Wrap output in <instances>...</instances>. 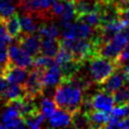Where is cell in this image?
Returning a JSON list of instances; mask_svg holds the SVG:
<instances>
[{
    "label": "cell",
    "instance_id": "8992f818",
    "mask_svg": "<svg viewBox=\"0 0 129 129\" xmlns=\"http://www.w3.org/2000/svg\"><path fill=\"white\" fill-rule=\"evenodd\" d=\"M15 40L17 44H19L24 50H26L32 56H36L37 54L40 53L41 36L37 32L30 34L21 33L20 36Z\"/></svg>",
    "mask_w": 129,
    "mask_h": 129
},
{
    "label": "cell",
    "instance_id": "d4e9b609",
    "mask_svg": "<svg viewBox=\"0 0 129 129\" xmlns=\"http://www.w3.org/2000/svg\"><path fill=\"white\" fill-rule=\"evenodd\" d=\"M114 102L116 104H123L129 102V84L123 85L121 88L112 93Z\"/></svg>",
    "mask_w": 129,
    "mask_h": 129
},
{
    "label": "cell",
    "instance_id": "7402d4cb",
    "mask_svg": "<svg viewBox=\"0 0 129 129\" xmlns=\"http://www.w3.org/2000/svg\"><path fill=\"white\" fill-rule=\"evenodd\" d=\"M72 126L75 127V128H87V127H90L87 113H85V112H83L81 110H78L75 113H73Z\"/></svg>",
    "mask_w": 129,
    "mask_h": 129
},
{
    "label": "cell",
    "instance_id": "cb8c5ba5",
    "mask_svg": "<svg viewBox=\"0 0 129 129\" xmlns=\"http://www.w3.org/2000/svg\"><path fill=\"white\" fill-rule=\"evenodd\" d=\"M16 4L12 0H0V16L2 19H5L15 13Z\"/></svg>",
    "mask_w": 129,
    "mask_h": 129
},
{
    "label": "cell",
    "instance_id": "52a82bcc",
    "mask_svg": "<svg viewBox=\"0 0 129 129\" xmlns=\"http://www.w3.org/2000/svg\"><path fill=\"white\" fill-rule=\"evenodd\" d=\"M62 74L60 67L53 62L48 69H46L43 73L42 77V85L44 90H52V88H56V86L61 82Z\"/></svg>",
    "mask_w": 129,
    "mask_h": 129
},
{
    "label": "cell",
    "instance_id": "ffe728a7",
    "mask_svg": "<svg viewBox=\"0 0 129 129\" xmlns=\"http://www.w3.org/2000/svg\"><path fill=\"white\" fill-rule=\"evenodd\" d=\"M55 103L54 100H51L49 97L44 96L41 98L39 103V111L45 118H49L50 115L55 111Z\"/></svg>",
    "mask_w": 129,
    "mask_h": 129
},
{
    "label": "cell",
    "instance_id": "9c48e42d",
    "mask_svg": "<svg viewBox=\"0 0 129 129\" xmlns=\"http://www.w3.org/2000/svg\"><path fill=\"white\" fill-rule=\"evenodd\" d=\"M27 76H28V72L26 71V69L14 66L11 62H9L5 68L4 78L6 79L8 84L23 85L27 79Z\"/></svg>",
    "mask_w": 129,
    "mask_h": 129
},
{
    "label": "cell",
    "instance_id": "603a6c76",
    "mask_svg": "<svg viewBox=\"0 0 129 129\" xmlns=\"http://www.w3.org/2000/svg\"><path fill=\"white\" fill-rule=\"evenodd\" d=\"M53 59L50 56H47L45 54L39 53L37 54L32 61V68H36V69H40L45 71L46 69H48L52 63H53Z\"/></svg>",
    "mask_w": 129,
    "mask_h": 129
},
{
    "label": "cell",
    "instance_id": "4316f807",
    "mask_svg": "<svg viewBox=\"0 0 129 129\" xmlns=\"http://www.w3.org/2000/svg\"><path fill=\"white\" fill-rule=\"evenodd\" d=\"M110 115L116 118H119L120 120L122 118L129 117V102L123 103V104H117L116 107H113V109L110 112Z\"/></svg>",
    "mask_w": 129,
    "mask_h": 129
},
{
    "label": "cell",
    "instance_id": "83f0119b",
    "mask_svg": "<svg viewBox=\"0 0 129 129\" xmlns=\"http://www.w3.org/2000/svg\"><path fill=\"white\" fill-rule=\"evenodd\" d=\"M14 38L9 34L4 24V21L1 19L0 21V46H7L13 42Z\"/></svg>",
    "mask_w": 129,
    "mask_h": 129
},
{
    "label": "cell",
    "instance_id": "8d00e7d4",
    "mask_svg": "<svg viewBox=\"0 0 129 129\" xmlns=\"http://www.w3.org/2000/svg\"><path fill=\"white\" fill-rule=\"evenodd\" d=\"M4 72H5V68L0 64V77H1V76L4 77Z\"/></svg>",
    "mask_w": 129,
    "mask_h": 129
},
{
    "label": "cell",
    "instance_id": "f1b7e54d",
    "mask_svg": "<svg viewBox=\"0 0 129 129\" xmlns=\"http://www.w3.org/2000/svg\"><path fill=\"white\" fill-rule=\"evenodd\" d=\"M64 8V4H63V0H52L51 2V6H50V14L51 17H59L63 11Z\"/></svg>",
    "mask_w": 129,
    "mask_h": 129
},
{
    "label": "cell",
    "instance_id": "44dd1931",
    "mask_svg": "<svg viewBox=\"0 0 129 129\" xmlns=\"http://www.w3.org/2000/svg\"><path fill=\"white\" fill-rule=\"evenodd\" d=\"M76 20H80L83 22H86L87 24L91 25L92 27H99L101 25V18H100V14L98 11H93V12H89L86 14H82L76 17Z\"/></svg>",
    "mask_w": 129,
    "mask_h": 129
},
{
    "label": "cell",
    "instance_id": "ac0fdd59",
    "mask_svg": "<svg viewBox=\"0 0 129 129\" xmlns=\"http://www.w3.org/2000/svg\"><path fill=\"white\" fill-rule=\"evenodd\" d=\"M24 89L22 85L18 84H8L2 98L6 100V102H11V101H16L20 100L24 97Z\"/></svg>",
    "mask_w": 129,
    "mask_h": 129
},
{
    "label": "cell",
    "instance_id": "f546056e",
    "mask_svg": "<svg viewBox=\"0 0 129 129\" xmlns=\"http://www.w3.org/2000/svg\"><path fill=\"white\" fill-rule=\"evenodd\" d=\"M115 61L119 68L129 61V40L127 41V43L125 44V46L123 47V49L121 50V52L119 53V55L117 56Z\"/></svg>",
    "mask_w": 129,
    "mask_h": 129
},
{
    "label": "cell",
    "instance_id": "74e56055",
    "mask_svg": "<svg viewBox=\"0 0 129 129\" xmlns=\"http://www.w3.org/2000/svg\"><path fill=\"white\" fill-rule=\"evenodd\" d=\"M127 31H128V33H129V26L127 27Z\"/></svg>",
    "mask_w": 129,
    "mask_h": 129
},
{
    "label": "cell",
    "instance_id": "7c38bea8",
    "mask_svg": "<svg viewBox=\"0 0 129 129\" xmlns=\"http://www.w3.org/2000/svg\"><path fill=\"white\" fill-rule=\"evenodd\" d=\"M63 4H64V8L61 15L59 16V25L61 28L69 26L71 23H73L74 20H76L77 17L73 0H63Z\"/></svg>",
    "mask_w": 129,
    "mask_h": 129
},
{
    "label": "cell",
    "instance_id": "e575fe53",
    "mask_svg": "<svg viewBox=\"0 0 129 129\" xmlns=\"http://www.w3.org/2000/svg\"><path fill=\"white\" fill-rule=\"evenodd\" d=\"M120 17H121V18H124V19H126V20L129 21V5L120 13Z\"/></svg>",
    "mask_w": 129,
    "mask_h": 129
},
{
    "label": "cell",
    "instance_id": "6da1fadb",
    "mask_svg": "<svg viewBox=\"0 0 129 129\" xmlns=\"http://www.w3.org/2000/svg\"><path fill=\"white\" fill-rule=\"evenodd\" d=\"M53 100L59 109H63L73 114L81 108L83 90L69 80H61L55 88Z\"/></svg>",
    "mask_w": 129,
    "mask_h": 129
},
{
    "label": "cell",
    "instance_id": "3957f363",
    "mask_svg": "<svg viewBox=\"0 0 129 129\" xmlns=\"http://www.w3.org/2000/svg\"><path fill=\"white\" fill-rule=\"evenodd\" d=\"M128 40H129L128 31L123 30L115 33L109 40L104 42L99 47V55L115 60Z\"/></svg>",
    "mask_w": 129,
    "mask_h": 129
},
{
    "label": "cell",
    "instance_id": "484cf974",
    "mask_svg": "<svg viewBox=\"0 0 129 129\" xmlns=\"http://www.w3.org/2000/svg\"><path fill=\"white\" fill-rule=\"evenodd\" d=\"M54 57H55L54 62L59 67H61L62 64H64L66 62H68V61H70L74 58L73 53L71 52V50H69L67 47H64L61 44H60V47H59V49H58V51H57V53L55 54Z\"/></svg>",
    "mask_w": 129,
    "mask_h": 129
},
{
    "label": "cell",
    "instance_id": "9a60e30c",
    "mask_svg": "<svg viewBox=\"0 0 129 129\" xmlns=\"http://www.w3.org/2000/svg\"><path fill=\"white\" fill-rule=\"evenodd\" d=\"M59 47H60V40H57V38H51V37L41 38L40 53L50 57H54Z\"/></svg>",
    "mask_w": 129,
    "mask_h": 129
},
{
    "label": "cell",
    "instance_id": "f35d334b",
    "mask_svg": "<svg viewBox=\"0 0 129 129\" xmlns=\"http://www.w3.org/2000/svg\"><path fill=\"white\" fill-rule=\"evenodd\" d=\"M1 19H2V18H1V16H0V21H1Z\"/></svg>",
    "mask_w": 129,
    "mask_h": 129
},
{
    "label": "cell",
    "instance_id": "4fadbf2b",
    "mask_svg": "<svg viewBox=\"0 0 129 129\" xmlns=\"http://www.w3.org/2000/svg\"><path fill=\"white\" fill-rule=\"evenodd\" d=\"M20 19V24H21V33L23 34H30V33H34L37 31L38 29V22L37 20H39L38 18H36L35 16L28 14V13H22L19 16Z\"/></svg>",
    "mask_w": 129,
    "mask_h": 129
},
{
    "label": "cell",
    "instance_id": "ba28073f",
    "mask_svg": "<svg viewBox=\"0 0 129 129\" xmlns=\"http://www.w3.org/2000/svg\"><path fill=\"white\" fill-rule=\"evenodd\" d=\"M114 99L110 93H106L104 91H100L92 96V106L93 110L103 111L106 113H110L114 107Z\"/></svg>",
    "mask_w": 129,
    "mask_h": 129
},
{
    "label": "cell",
    "instance_id": "8fae6325",
    "mask_svg": "<svg viewBox=\"0 0 129 129\" xmlns=\"http://www.w3.org/2000/svg\"><path fill=\"white\" fill-rule=\"evenodd\" d=\"M73 114L63 110H55L48 118V125L52 128H63L72 126Z\"/></svg>",
    "mask_w": 129,
    "mask_h": 129
},
{
    "label": "cell",
    "instance_id": "d6a6232c",
    "mask_svg": "<svg viewBox=\"0 0 129 129\" xmlns=\"http://www.w3.org/2000/svg\"><path fill=\"white\" fill-rule=\"evenodd\" d=\"M7 86H8V82L6 81V79L3 76H1L0 77V97H1V99H2V96H3Z\"/></svg>",
    "mask_w": 129,
    "mask_h": 129
},
{
    "label": "cell",
    "instance_id": "60d3db41",
    "mask_svg": "<svg viewBox=\"0 0 129 129\" xmlns=\"http://www.w3.org/2000/svg\"><path fill=\"white\" fill-rule=\"evenodd\" d=\"M128 1H129V0H128Z\"/></svg>",
    "mask_w": 129,
    "mask_h": 129
},
{
    "label": "cell",
    "instance_id": "4dcf8cb0",
    "mask_svg": "<svg viewBox=\"0 0 129 129\" xmlns=\"http://www.w3.org/2000/svg\"><path fill=\"white\" fill-rule=\"evenodd\" d=\"M9 62L10 61H9L8 49L6 48V46H0V64L6 68Z\"/></svg>",
    "mask_w": 129,
    "mask_h": 129
},
{
    "label": "cell",
    "instance_id": "7a4b0ae2",
    "mask_svg": "<svg viewBox=\"0 0 129 129\" xmlns=\"http://www.w3.org/2000/svg\"><path fill=\"white\" fill-rule=\"evenodd\" d=\"M87 74L86 76L94 84H102L105 82L119 67L116 61L101 55L93 56L87 61Z\"/></svg>",
    "mask_w": 129,
    "mask_h": 129
},
{
    "label": "cell",
    "instance_id": "5bb4252c",
    "mask_svg": "<svg viewBox=\"0 0 129 129\" xmlns=\"http://www.w3.org/2000/svg\"><path fill=\"white\" fill-rule=\"evenodd\" d=\"M90 128H102L106 127V124L109 121V113L103 112V111H97L92 110L91 112L87 113Z\"/></svg>",
    "mask_w": 129,
    "mask_h": 129
},
{
    "label": "cell",
    "instance_id": "277c9868",
    "mask_svg": "<svg viewBox=\"0 0 129 129\" xmlns=\"http://www.w3.org/2000/svg\"><path fill=\"white\" fill-rule=\"evenodd\" d=\"M43 70L32 68L30 72H28L27 79L25 83L22 85L24 89V96L30 98H38L42 95L43 92V85H42V77H43Z\"/></svg>",
    "mask_w": 129,
    "mask_h": 129
},
{
    "label": "cell",
    "instance_id": "2e32d148",
    "mask_svg": "<svg viewBox=\"0 0 129 129\" xmlns=\"http://www.w3.org/2000/svg\"><path fill=\"white\" fill-rule=\"evenodd\" d=\"M2 20L4 21V24L9 34L14 39H17L21 34V24H20V19H19L18 14L15 12L9 17L2 19Z\"/></svg>",
    "mask_w": 129,
    "mask_h": 129
},
{
    "label": "cell",
    "instance_id": "5b68a950",
    "mask_svg": "<svg viewBox=\"0 0 129 129\" xmlns=\"http://www.w3.org/2000/svg\"><path fill=\"white\" fill-rule=\"evenodd\" d=\"M8 55H9V61L13 63L14 66L28 69L32 67L33 56L29 54L26 50H24L19 44H10L8 47Z\"/></svg>",
    "mask_w": 129,
    "mask_h": 129
},
{
    "label": "cell",
    "instance_id": "836d02e7",
    "mask_svg": "<svg viewBox=\"0 0 129 129\" xmlns=\"http://www.w3.org/2000/svg\"><path fill=\"white\" fill-rule=\"evenodd\" d=\"M117 128H123V129H129V117H126L124 119H121L117 125Z\"/></svg>",
    "mask_w": 129,
    "mask_h": 129
},
{
    "label": "cell",
    "instance_id": "e0dca14e",
    "mask_svg": "<svg viewBox=\"0 0 129 129\" xmlns=\"http://www.w3.org/2000/svg\"><path fill=\"white\" fill-rule=\"evenodd\" d=\"M37 33L42 37H51V38H57L59 35V28L58 26L52 22V20L44 21L43 23L39 24Z\"/></svg>",
    "mask_w": 129,
    "mask_h": 129
},
{
    "label": "cell",
    "instance_id": "1f68e13d",
    "mask_svg": "<svg viewBox=\"0 0 129 129\" xmlns=\"http://www.w3.org/2000/svg\"><path fill=\"white\" fill-rule=\"evenodd\" d=\"M120 70L122 72V75L124 77V80L127 84H129V63L120 67Z\"/></svg>",
    "mask_w": 129,
    "mask_h": 129
},
{
    "label": "cell",
    "instance_id": "d6986e66",
    "mask_svg": "<svg viewBox=\"0 0 129 129\" xmlns=\"http://www.w3.org/2000/svg\"><path fill=\"white\" fill-rule=\"evenodd\" d=\"M44 119H45V117L41 114L40 111H36L32 114H29V115H26L23 117L25 125L32 129L40 128L42 126V124L44 123Z\"/></svg>",
    "mask_w": 129,
    "mask_h": 129
},
{
    "label": "cell",
    "instance_id": "30bf717a",
    "mask_svg": "<svg viewBox=\"0 0 129 129\" xmlns=\"http://www.w3.org/2000/svg\"><path fill=\"white\" fill-rule=\"evenodd\" d=\"M125 84H126V82L124 80L122 72H121L120 68H118L105 82H103L99 86H100L101 91L112 94L113 92H115L116 90H118L119 88H121Z\"/></svg>",
    "mask_w": 129,
    "mask_h": 129
},
{
    "label": "cell",
    "instance_id": "d590c367",
    "mask_svg": "<svg viewBox=\"0 0 129 129\" xmlns=\"http://www.w3.org/2000/svg\"><path fill=\"white\" fill-rule=\"evenodd\" d=\"M12 1L16 4V6H17V7H19V6H20V5H21L25 0H12Z\"/></svg>",
    "mask_w": 129,
    "mask_h": 129
},
{
    "label": "cell",
    "instance_id": "ab89813d",
    "mask_svg": "<svg viewBox=\"0 0 129 129\" xmlns=\"http://www.w3.org/2000/svg\"><path fill=\"white\" fill-rule=\"evenodd\" d=\"M0 99H1V97H0Z\"/></svg>",
    "mask_w": 129,
    "mask_h": 129
}]
</instances>
